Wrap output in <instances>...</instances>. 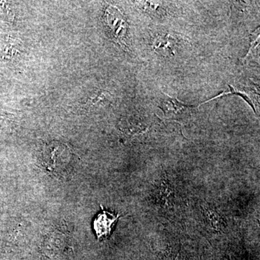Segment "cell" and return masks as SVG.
I'll use <instances>...</instances> for the list:
<instances>
[{
	"instance_id": "6da1fadb",
	"label": "cell",
	"mask_w": 260,
	"mask_h": 260,
	"mask_svg": "<svg viewBox=\"0 0 260 260\" xmlns=\"http://www.w3.org/2000/svg\"><path fill=\"white\" fill-rule=\"evenodd\" d=\"M43 165L54 175L63 174L68 169L71 153L66 145L60 143H51L43 150Z\"/></svg>"
},
{
	"instance_id": "7a4b0ae2",
	"label": "cell",
	"mask_w": 260,
	"mask_h": 260,
	"mask_svg": "<svg viewBox=\"0 0 260 260\" xmlns=\"http://www.w3.org/2000/svg\"><path fill=\"white\" fill-rule=\"evenodd\" d=\"M105 20L114 41L124 45L123 39L125 37L127 25L120 11L114 7H109L106 10Z\"/></svg>"
},
{
	"instance_id": "3957f363",
	"label": "cell",
	"mask_w": 260,
	"mask_h": 260,
	"mask_svg": "<svg viewBox=\"0 0 260 260\" xmlns=\"http://www.w3.org/2000/svg\"><path fill=\"white\" fill-rule=\"evenodd\" d=\"M23 51L22 43L18 39L6 36L0 39V59L5 62L14 63Z\"/></svg>"
},
{
	"instance_id": "277c9868",
	"label": "cell",
	"mask_w": 260,
	"mask_h": 260,
	"mask_svg": "<svg viewBox=\"0 0 260 260\" xmlns=\"http://www.w3.org/2000/svg\"><path fill=\"white\" fill-rule=\"evenodd\" d=\"M101 208L103 210L102 213H99L93 221V228L99 240L107 239L111 235V233L114 224L119 220L120 215H114L104 209L102 205Z\"/></svg>"
},
{
	"instance_id": "5b68a950",
	"label": "cell",
	"mask_w": 260,
	"mask_h": 260,
	"mask_svg": "<svg viewBox=\"0 0 260 260\" xmlns=\"http://www.w3.org/2000/svg\"><path fill=\"white\" fill-rule=\"evenodd\" d=\"M158 102V107L161 109L166 116H177L178 114H182L189 108L193 107L165 93H162Z\"/></svg>"
},
{
	"instance_id": "8992f818",
	"label": "cell",
	"mask_w": 260,
	"mask_h": 260,
	"mask_svg": "<svg viewBox=\"0 0 260 260\" xmlns=\"http://www.w3.org/2000/svg\"><path fill=\"white\" fill-rule=\"evenodd\" d=\"M153 49L164 56L174 55L177 49V40L170 35L160 36L155 39Z\"/></svg>"
},
{
	"instance_id": "52a82bcc",
	"label": "cell",
	"mask_w": 260,
	"mask_h": 260,
	"mask_svg": "<svg viewBox=\"0 0 260 260\" xmlns=\"http://www.w3.org/2000/svg\"><path fill=\"white\" fill-rule=\"evenodd\" d=\"M140 8L153 18H164L167 14L165 5L155 2H142L139 4Z\"/></svg>"
},
{
	"instance_id": "ba28073f",
	"label": "cell",
	"mask_w": 260,
	"mask_h": 260,
	"mask_svg": "<svg viewBox=\"0 0 260 260\" xmlns=\"http://www.w3.org/2000/svg\"><path fill=\"white\" fill-rule=\"evenodd\" d=\"M112 102V95L107 90H99L89 98L87 104L90 107L99 104H111Z\"/></svg>"
},
{
	"instance_id": "9c48e42d",
	"label": "cell",
	"mask_w": 260,
	"mask_h": 260,
	"mask_svg": "<svg viewBox=\"0 0 260 260\" xmlns=\"http://www.w3.org/2000/svg\"><path fill=\"white\" fill-rule=\"evenodd\" d=\"M259 32H258V34H253L251 36V47L249 48V50L248 51L247 54H246L245 58L244 59H246V58H247L248 56H249V54H250V52L251 51L253 50V49H254V48L256 47V46L259 44Z\"/></svg>"
}]
</instances>
